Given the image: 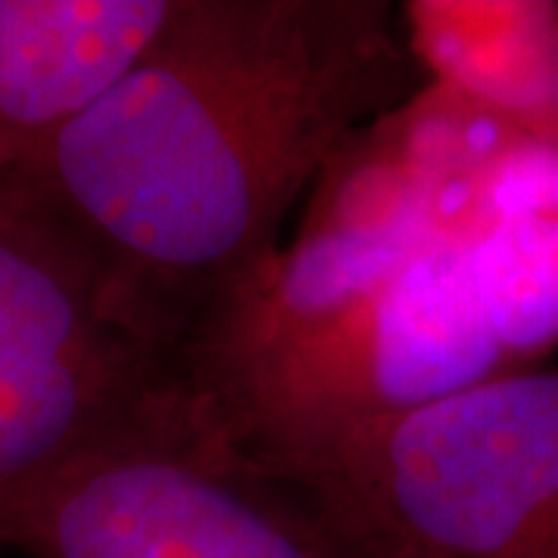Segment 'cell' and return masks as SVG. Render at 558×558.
<instances>
[{
	"label": "cell",
	"instance_id": "obj_1",
	"mask_svg": "<svg viewBox=\"0 0 558 558\" xmlns=\"http://www.w3.org/2000/svg\"><path fill=\"white\" fill-rule=\"evenodd\" d=\"M422 84L388 0H178L25 174L180 351L329 159Z\"/></svg>",
	"mask_w": 558,
	"mask_h": 558
},
{
	"label": "cell",
	"instance_id": "obj_2",
	"mask_svg": "<svg viewBox=\"0 0 558 558\" xmlns=\"http://www.w3.org/2000/svg\"><path fill=\"white\" fill-rule=\"evenodd\" d=\"M28 558H385L307 484L211 432L174 385L0 509Z\"/></svg>",
	"mask_w": 558,
	"mask_h": 558
},
{
	"label": "cell",
	"instance_id": "obj_3",
	"mask_svg": "<svg viewBox=\"0 0 558 558\" xmlns=\"http://www.w3.org/2000/svg\"><path fill=\"white\" fill-rule=\"evenodd\" d=\"M515 369L478 299L465 240H440L314 339L180 395L245 457L314 487L400 418Z\"/></svg>",
	"mask_w": 558,
	"mask_h": 558
},
{
	"label": "cell",
	"instance_id": "obj_4",
	"mask_svg": "<svg viewBox=\"0 0 558 558\" xmlns=\"http://www.w3.org/2000/svg\"><path fill=\"white\" fill-rule=\"evenodd\" d=\"M178 385V351L25 171L0 178V509Z\"/></svg>",
	"mask_w": 558,
	"mask_h": 558
},
{
	"label": "cell",
	"instance_id": "obj_5",
	"mask_svg": "<svg viewBox=\"0 0 558 558\" xmlns=\"http://www.w3.org/2000/svg\"><path fill=\"white\" fill-rule=\"evenodd\" d=\"M314 490L385 558H558V366L422 407Z\"/></svg>",
	"mask_w": 558,
	"mask_h": 558
},
{
	"label": "cell",
	"instance_id": "obj_6",
	"mask_svg": "<svg viewBox=\"0 0 558 558\" xmlns=\"http://www.w3.org/2000/svg\"><path fill=\"white\" fill-rule=\"evenodd\" d=\"M178 0H0V178L119 84Z\"/></svg>",
	"mask_w": 558,
	"mask_h": 558
},
{
	"label": "cell",
	"instance_id": "obj_7",
	"mask_svg": "<svg viewBox=\"0 0 558 558\" xmlns=\"http://www.w3.org/2000/svg\"><path fill=\"white\" fill-rule=\"evenodd\" d=\"M398 10L425 84L558 143L556 0H407Z\"/></svg>",
	"mask_w": 558,
	"mask_h": 558
},
{
	"label": "cell",
	"instance_id": "obj_8",
	"mask_svg": "<svg viewBox=\"0 0 558 558\" xmlns=\"http://www.w3.org/2000/svg\"><path fill=\"white\" fill-rule=\"evenodd\" d=\"M487 319L515 366L558 348V143L521 131L484 180L465 240Z\"/></svg>",
	"mask_w": 558,
	"mask_h": 558
}]
</instances>
